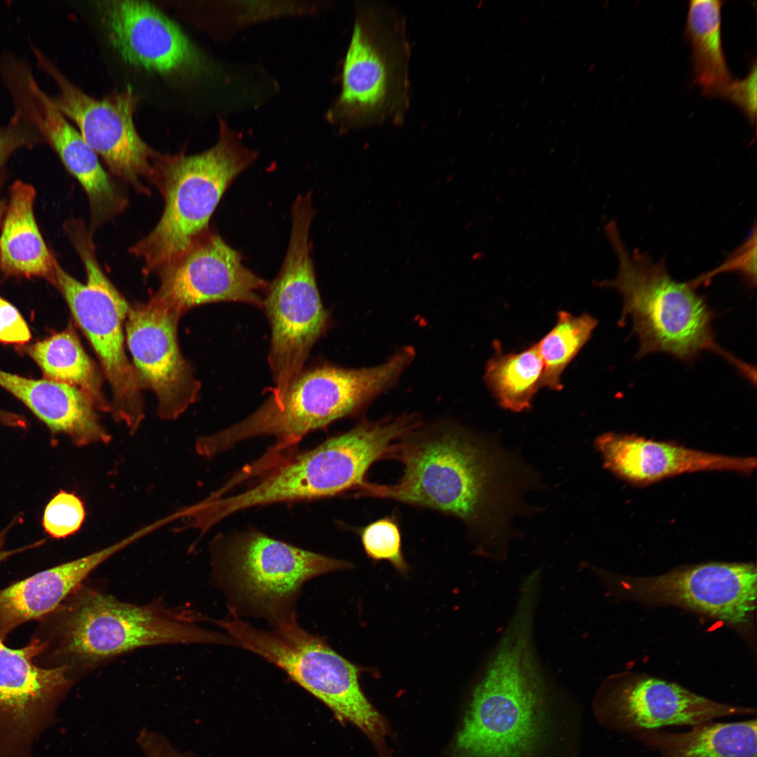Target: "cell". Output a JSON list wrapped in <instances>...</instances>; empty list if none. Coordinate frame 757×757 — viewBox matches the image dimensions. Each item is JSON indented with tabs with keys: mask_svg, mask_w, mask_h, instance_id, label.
Instances as JSON below:
<instances>
[{
	"mask_svg": "<svg viewBox=\"0 0 757 757\" xmlns=\"http://www.w3.org/2000/svg\"><path fill=\"white\" fill-rule=\"evenodd\" d=\"M31 48L38 67L57 87V94L50 95L53 104L76 125L111 174L147 193L144 181L152 183L158 152L142 139L136 129L134 114L139 97L128 87L102 99L94 98L75 86L39 48L33 43Z\"/></svg>",
	"mask_w": 757,
	"mask_h": 757,
	"instance_id": "4fadbf2b",
	"label": "cell"
},
{
	"mask_svg": "<svg viewBox=\"0 0 757 757\" xmlns=\"http://www.w3.org/2000/svg\"><path fill=\"white\" fill-rule=\"evenodd\" d=\"M592 708L603 727L634 735L756 714L755 709L721 703L677 683L646 676L608 678L596 692Z\"/></svg>",
	"mask_w": 757,
	"mask_h": 757,
	"instance_id": "9a60e30c",
	"label": "cell"
},
{
	"mask_svg": "<svg viewBox=\"0 0 757 757\" xmlns=\"http://www.w3.org/2000/svg\"><path fill=\"white\" fill-rule=\"evenodd\" d=\"M256 158L223 124L217 144L194 155L158 153L152 184L164 200L156 226L130 248L146 274L158 276L209 229V221L232 182Z\"/></svg>",
	"mask_w": 757,
	"mask_h": 757,
	"instance_id": "8992f818",
	"label": "cell"
},
{
	"mask_svg": "<svg viewBox=\"0 0 757 757\" xmlns=\"http://www.w3.org/2000/svg\"><path fill=\"white\" fill-rule=\"evenodd\" d=\"M0 386L22 401L52 432L67 435L78 446L107 444L111 439L94 403L77 387L1 370Z\"/></svg>",
	"mask_w": 757,
	"mask_h": 757,
	"instance_id": "603a6c76",
	"label": "cell"
},
{
	"mask_svg": "<svg viewBox=\"0 0 757 757\" xmlns=\"http://www.w3.org/2000/svg\"><path fill=\"white\" fill-rule=\"evenodd\" d=\"M597 324L589 313H557L553 327L536 343L543 364L542 388L562 390L564 371L589 341Z\"/></svg>",
	"mask_w": 757,
	"mask_h": 757,
	"instance_id": "f1b7e54d",
	"label": "cell"
},
{
	"mask_svg": "<svg viewBox=\"0 0 757 757\" xmlns=\"http://www.w3.org/2000/svg\"><path fill=\"white\" fill-rule=\"evenodd\" d=\"M31 336L29 326L18 310L0 296V341L23 344Z\"/></svg>",
	"mask_w": 757,
	"mask_h": 757,
	"instance_id": "836d02e7",
	"label": "cell"
},
{
	"mask_svg": "<svg viewBox=\"0 0 757 757\" xmlns=\"http://www.w3.org/2000/svg\"><path fill=\"white\" fill-rule=\"evenodd\" d=\"M241 646L282 669L294 682L326 704L341 721L360 729L381 757H388L389 727L363 693L360 668L333 650L320 636L299 625L296 613L257 628L240 618L219 620Z\"/></svg>",
	"mask_w": 757,
	"mask_h": 757,
	"instance_id": "ba28073f",
	"label": "cell"
},
{
	"mask_svg": "<svg viewBox=\"0 0 757 757\" xmlns=\"http://www.w3.org/2000/svg\"><path fill=\"white\" fill-rule=\"evenodd\" d=\"M0 637V757H33L34 746L57 719V711L76 681L66 668L34 662L42 646L31 638L14 649Z\"/></svg>",
	"mask_w": 757,
	"mask_h": 757,
	"instance_id": "5bb4252c",
	"label": "cell"
},
{
	"mask_svg": "<svg viewBox=\"0 0 757 757\" xmlns=\"http://www.w3.org/2000/svg\"><path fill=\"white\" fill-rule=\"evenodd\" d=\"M4 83L14 110L21 112L34 126L83 188L90 204L93 229L121 212L127 204L123 191L102 168L97 154L79 130L53 104L31 68L14 69Z\"/></svg>",
	"mask_w": 757,
	"mask_h": 757,
	"instance_id": "ac0fdd59",
	"label": "cell"
},
{
	"mask_svg": "<svg viewBox=\"0 0 757 757\" xmlns=\"http://www.w3.org/2000/svg\"><path fill=\"white\" fill-rule=\"evenodd\" d=\"M35 196L27 183L16 181L11 186L0 232V266L7 274L42 277L55 284L57 263L37 226Z\"/></svg>",
	"mask_w": 757,
	"mask_h": 757,
	"instance_id": "cb8c5ba5",
	"label": "cell"
},
{
	"mask_svg": "<svg viewBox=\"0 0 757 757\" xmlns=\"http://www.w3.org/2000/svg\"><path fill=\"white\" fill-rule=\"evenodd\" d=\"M723 1L692 0L688 4L686 34L692 47L694 83L704 95L716 96L732 79L721 38Z\"/></svg>",
	"mask_w": 757,
	"mask_h": 757,
	"instance_id": "4316f807",
	"label": "cell"
},
{
	"mask_svg": "<svg viewBox=\"0 0 757 757\" xmlns=\"http://www.w3.org/2000/svg\"><path fill=\"white\" fill-rule=\"evenodd\" d=\"M72 240L85 266L86 283L57 264L55 285L99 358L112 393L113 416L134 434L144 418V408L143 388L124 346L123 322L130 305L102 271L84 226L72 231Z\"/></svg>",
	"mask_w": 757,
	"mask_h": 757,
	"instance_id": "7c38bea8",
	"label": "cell"
},
{
	"mask_svg": "<svg viewBox=\"0 0 757 757\" xmlns=\"http://www.w3.org/2000/svg\"><path fill=\"white\" fill-rule=\"evenodd\" d=\"M488 360L484 381L498 405L515 413L531 409L542 388L543 364L536 343L519 352H503L498 345Z\"/></svg>",
	"mask_w": 757,
	"mask_h": 757,
	"instance_id": "83f0119b",
	"label": "cell"
},
{
	"mask_svg": "<svg viewBox=\"0 0 757 757\" xmlns=\"http://www.w3.org/2000/svg\"><path fill=\"white\" fill-rule=\"evenodd\" d=\"M15 521V520L13 521L12 523H11L8 526H6V528H5L3 531H1L0 532V563H1L2 561L6 560L10 557H11V556H13V555H14L15 554L20 553V552H23L25 550H29V549H32V548L39 547L41 545L43 544L44 542H45V540H40V541H38L36 543H32L31 545H26V546L20 547V548L11 550H4L3 548H4L5 541L6 540V536H7L8 532L9 531V530L13 526V523Z\"/></svg>",
	"mask_w": 757,
	"mask_h": 757,
	"instance_id": "d590c367",
	"label": "cell"
},
{
	"mask_svg": "<svg viewBox=\"0 0 757 757\" xmlns=\"http://www.w3.org/2000/svg\"><path fill=\"white\" fill-rule=\"evenodd\" d=\"M634 738L658 757H757L756 719L712 721L693 726L684 732L661 730L643 731Z\"/></svg>",
	"mask_w": 757,
	"mask_h": 757,
	"instance_id": "d4e9b609",
	"label": "cell"
},
{
	"mask_svg": "<svg viewBox=\"0 0 757 757\" xmlns=\"http://www.w3.org/2000/svg\"><path fill=\"white\" fill-rule=\"evenodd\" d=\"M604 467L634 484L646 485L683 473L732 471L750 474L756 457L732 456L700 451L635 435L603 433L594 440Z\"/></svg>",
	"mask_w": 757,
	"mask_h": 757,
	"instance_id": "44dd1931",
	"label": "cell"
},
{
	"mask_svg": "<svg viewBox=\"0 0 757 757\" xmlns=\"http://www.w3.org/2000/svg\"><path fill=\"white\" fill-rule=\"evenodd\" d=\"M617 580L639 600L683 606L733 625L749 622L756 608L757 571L751 562H709Z\"/></svg>",
	"mask_w": 757,
	"mask_h": 757,
	"instance_id": "e0dca14e",
	"label": "cell"
},
{
	"mask_svg": "<svg viewBox=\"0 0 757 757\" xmlns=\"http://www.w3.org/2000/svg\"><path fill=\"white\" fill-rule=\"evenodd\" d=\"M5 210L6 209H4L3 203L0 201V228H1V219H2V217H3V213L5 211Z\"/></svg>",
	"mask_w": 757,
	"mask_h": 757,
	"instance_id": "74e56055",
	"label": "cell"
},
{
	"mask_svg": "<svg viewBox=\"0 0 757 757\" xmlns=\"http://www.w3.org/2000/svg\"><path fill=\"white\" fill-rule=\"evenodd\" d=\"M367 557L375 561H388L400 573L409 566L402 551V537L395 517H384L358 530Z\"/></svg>",
	"mask_w": 757,
	"mask_h": 757,
	"instance_id": "f546056e",
	"label": "cell"
},
{
	"mask_svg": "<svg viewBox=\"0 0 757 757\" xmlns=\"http://www.w3.org/2000/svg\"><path fill=\"white\" fill-rule=\"evenodd\" d=\"M212 579L225 594L233 617L249 615L269 624L296 613L303 585L353 564L289 545L262 533H243L212 544Z\"/></svg>",
	"mask_w": 757,
	"mask_h": 757,
	"instance_id": "9c48e42d",
	"label": "cell"
},
{
	"mask_svg": "<svg viewBox=\"0 0 757 757\" xmlns=\"http://www.w3.org/2000/svg\"><path fill=\"white\" fill-rule=\"evenodd\" d=\"M606 231L619 267L616 277L602 285L621 295L618 325L624 326L627 318L630 319L639 342L637 357L663 353L691 362L702 351H712L754 382L755 368L717 343L712 325L714 313L691 281L674 280L664 259L655 262L646 252L629 251L615 223H610Z\"/></svg>",
	"mask_w": 757,
	"mask_h": 757,
	"instance_id": "5b68a950",
	"label": "cell"
},
{
	"mask_svg": "<svg viewBox=\"0 0 757 757\" xmlns=\"http://www.w3.org/2000/svg\"><path fill=\"white\" fill-rule=\"evenodd\" d=\"M290 239L281 268L269 284L263 308L271 339L268 363L280 397L304 370L315 342L330 323L316 282L309 232L314 217L311 194L296 197L292 207Z\"/></svg>",
	"mask_w": 757,
	"mask_h": 757,
	"instance_id": "8fae6325",
	"label": "cell"
},
{
	"mask_svg": "<svg viewBox=\"0 0 757 757\" xmlns=\"http://www.w3.org/2000/svg\"><path fill=\"white\" fill-rule=\"evenodd\" d=\"M355 11L341 90L329 118L345 130L402 124L410 102L405 19L380 1H358Z\"/></svg>",
	"mask_w": 757,
	"mask_h": 757,
	"instance_id": "52a82bcc",
	"label": "cell"
},
{
	"mask_svg": "<svg viewBox=\"0 0 757 757\" xmlns=\"http://www.w3.org/2000/svg\"><path fill=\"white\" fill-rule=\"evenodd\" d=\"M99 10L111 43L128 64L161 75L201 71L200 51L180 27L144 1H101Z\"/></svg>",
	"mask_w": 757,
	"mask_h": 757,
	"instance_id": "ffe728a7",
	"label": "cell"
},
{
	"mask_svg": "<svg viewBox=\"0 0 757 757\" xmlns=\"http://www.w3.org/2000/svg\"><path fill=\"white\" fill-rule=\"evenodd\" d=\"M536 608L516 603L470 692L449 757H576L573 708L535 643Z\"/></svg>",
	"mask_w": 757,
	"mask_h": 757,
	"instance_id": "7a4b0ae2",
	"label": "cell"
},
{
	"mask_svg": "<svg viewBox=\"0 0 757 757\" xmlns=\"http://www.w3.org/2000/svg\"><path fill=\"white\" fill-rule=\"evenodd\" d=\"M414 355V350L406 347L371 367L348 369L325 364L304 369L280 397L270 396L243 421L198 438L196 452L212 457L250 437L273 436L276 444L252 466L266 471L309 432L355 414L391 388Z\"/></svg>",
	"mask_w": 757,
	"mask_h": 757,
	"instance_id": "277c9868",
	"label": "cell"
},
{
	"mask_svg": "<svg viewBox=\"0 0 757 757\" xmlns=\"http://www.w3.org/2000/svg\"><path fill=\"white\" fill-rule=\"evenodd\" d=\"M146 536L142 528L104 549L40 571L0 589V637L55 610L99 565Z\"/></svg>",
	"mask_w": 757,
	"mask_h": 757,
	"instance_id": "7402d4cb",
	"label": "cell"
},
{
	"mask_svg": "<svg viewBox=\"0 0 757 757\" xmlns=\"http://www.w3.org/2000/svg\"><path fill=\"white\" fill-rule=\"evenodd\" d=\"M41 141L34 126L21 112L15 110L8 123L0 128V170L14 151Z\"/></svg>",
	"mask_w": 757,
	"mask_h": 757,
	"instance_id": "1f68e13d",
	"label": "cell"
},
{
	"mask_svg": "<svg viewBox=\"0 0 757 757\" xmlns=\"http://www.w3.org/2000/svg\"><path fill=\"white\" fill-rule=\"evenodd\" d=\"M756 63L754 62L744 79H732L716 95L737 106L753 125L756 118Z\"/></svg>",
	"mask_w": 757,
	"mask_h": 757,
	"instance_id": "d6a6232c",
	"label": "cell"
},
{
	"mask_svg": "<svg viewBox=\"0 0 757 757\" xmlns=\"http://www.w3.org/2000/svg\"><path fill=\"white\" fill-rule=\"evenodd\" d=\"M0 421L15 427L25 428L27 425L25 420L21 416L3 410H0Z\"/></svg>",
	"mask_w": 757,
	"mask_h": 757,
	"instance_id": "8d00e7d4",
	"label": "cell"
},
{
	"mask_svg": "<svg viewBox=\"0 0 757 757\" xmlns=\"http://www.w3.org/2000/svg\"><path fill=\"white\" fill-rule=\"evenodd\" d=\"M389 459L402 463L393 484L365 480L355 498L389 499L458 518L482 555L504 561L518 532L517 516L539 512L528 492L543 488L541 477L516 451L493 437L450 421L421 424L397 441Z\"/></svg>",
	"mask_w": 757,
	"mask_h": 757,
	"instance_id": "6da1fadb",
	"label": "cell"
},
{
	"mask_svg": "<svg viewBox=\"0 0 757 757\" xmlns=\"http://www.w3.org/2000/svg\"><path fill=\"white\" fill-rule=\"evenodd\" d=\"M27 353L48 379L74 386L84 392L98 411L111 413L103 391V378L71 328L27 348Z\"/></svg>",
	"mask_w": 757,
	"mask_h": 757,
	"instance_id": "484cf974",
	"label": "cell"
},
{
	"mask_svg": "<svg viewBox=\"0 0 757 757\" xmlns=\"http://www.w3.org/2000/svg\"><path fill=\"white\" fill-rule=\"evenodd\" d=\"M195 612L158 602L137 605L81 584L39 620L41 667H64L75 681L90 669L135 649L163 644L234 645L227 635L197 625Z\"/></svg>",
	"mask_w": 757,
	"mask_h": 757,
	"instance_id": "3957f363",
	"label": "cell"
},
{
	"mask_svg": "<svg viewBox=\"0 0 757 757\" xmlns=\"http://www.w3.org/2000/svg\"><path fill=\"white\" fill-rule=\"evenodd\" d=\"M737 271L744 276L750 285H756V231L753 235L732 254L728 261L719 268V271Z\"/></svg>",
	"mask_w": 757,
	"mask_h": 757,
	"instance_id": "e575fe53",
	"label": "cell"
},
{
	"mask_svg": "<svg viewBox=\"0 0 757 757\" xmlns=\"http://www.w3.org/2000/svg\"><path fill=\"white\" fill-rule=\"evenodd\" d=\"M392 439L382 423L362 421L314 449L282 460L247 490L215 498L213 514L221 521L255 506L327 498L356 489L366 480L371 465L386 458Z\"/></svg>",
	"mask_w": 757,
	"mask_h": 757,
	"instance_id": "30bf717a",
	"label": "cell"
},
{
	"mask_svg": "<svg viewBox=\"0 0 757 757\" xmlns=\"http://www.w3.org/2000/svg\"><path fill=\"white\" fill-rule=\"evenodd\" d=\"M158 277L160 286L149 300L179 318L196 306L217 302L262 308L270 284L210 229Z\"/></svg>",
	"mask_w": 757,
	"mask_h": 757,
	"instance_id": "2e32d148",
	"label": "cell"
},
{
	"mask_svg": "<svg viewBox=\"0 0 757 757\" xmlns=\"http://www.w3.org/2000/svg\"><path fill=\"white\" fill-rule=\"evenodd\" d=\"M176 315L149 300L130 306L126 341L142 386L155 393L157 413L177 418L198 398L200 384L178 343Z\"/></svg>",
	"mask_w": 757,
	"mask_h": 757,
	"instance_id": "d6986e66",
	"label": "cell"
},
{
	"mask_svg": "<svg viewBox=\"0 0 757 757\" xmlns=\"http://www.w3.org/2000/svg\"><path fill=\"white\" fill-rule=\"evenodd\" d=\"M86 517L83 501L74 493L60 491L46 505L42 524L54 538H64L77 532Z\"/></svg>",
	"mask_w": 757,
	"mask_h": 757,
	"instance_id": "4dcf8cb0",
	"label": "cell"
}]
</instances>
